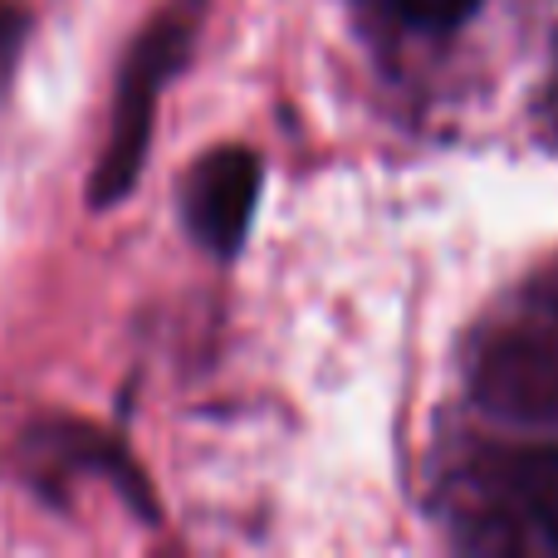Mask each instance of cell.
<instances>
[{
    "label": "cell",
    "instance_id": "5b68a950",
    "mask_svg": "<svg viewBox=\"0 0 558 558\" xmlns=\"http://www.w3.org/2000/svg\"><path fill=\"white\" fill-rule=\"evenodd\" d=\"M397 10L416 29H456L481 10V0H397Z\"/></svg>",
    "mask_w": 558,
    "mask_h": 558
},
{
    "label": "cell",
    "instance_id": "6da1fadb",
    "mask_svg": "<svg viewBox=\"0 0 558 558\" xmlns=\"http://www.w3.org/2000/svg\"><path fill=\"white\" fill-rule=\"evenodd\" d=\"M192 29H196V5H177L167 15H157L153 25L137 35V45L128 49L123 69H118V98H113V123H108V147L98 153L94 186L88 202L94 206H118L133 192L137 172H143L147 143H153V118L162 84L182 69V59L192 54Z\"/></svg>",
    "mask_w": 558,
    "mask_h": 558
},
{
    "label": "cell",
    "instance_id": "3957f363",
    "mask_svg": "<svg viewBox=\"0 0 558 558\" xmlns=\"http://www.w3.org/2000/svg\"><path fill=\"white\" fill-rule=\"evenodd\" d=\"M475 397L510 422H549L558 416V353L530 333L500 338L475 367Z\"/></svg>",
    "mask_w": 558,
    "mask_h": 558
},
{
    "label": "cell",
    "instance_id": "8992f818",
    "mask_svg": "<svg viewBox=\"0 0 558 558\" xmlns=\"http://www.w3.org/2000/svg\"><path fill=\"white\" fill-rule=\"evenodd\" d=\"M25 35H29L25 10H20V5H5V0H0V84H5L10 69H15V59H20V45H25Z\"/></svg>",
    "mask_w": 558,
    "mask_h": 558
},
{
    "label": "cell",
    "instance_id": "277c9868",
    "mask_svg": "<svg viewBox=\"0 0 558 558\" xmlns=\"http://www.w3.org/2000/svg\"><path fill=\"white\" fill-rule=\"evenodd\" d=\"M510 485L520 510L544 530V539L558 549V446H539L510 461Z\"/></svg>",
    "mask_w": 558,
    "mask_h": 558
},
{
    "label": "cell",
    "instance_id": "7a4b0ae2",
    "mask_svg": "<svg viewBox=\"0 0 558 558\" xmlns=\"http://www.w3.org/2000/svg\"><path fill=\"white\" fill-rule=\"evenodd\" d=\"M260 202V157L251 147H216L192 167L186 226L216 255H235Z\"/></svg>",
    "mask_w": 558,
    "mask_h": 558
}]
</instances>
